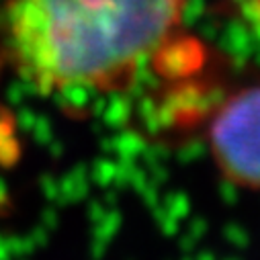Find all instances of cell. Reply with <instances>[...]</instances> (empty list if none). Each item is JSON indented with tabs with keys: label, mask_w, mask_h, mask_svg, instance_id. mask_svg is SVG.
Masks as SVG:
<instances>
[{
	"label": "cell",
	"mask_w": 260,
	"mask_h": 260,
	"mask_svg": "<svg viewBox=\"0 0 260 260\" xmlns=\"http://www.w3.org/2000/svg\"><path fill=\"white\" fill-rule=\"evenodd\" d=\"M190 0H5L9 63L43 94H115L172 51Z\"/></svg>",
	"instance_id": "1"
},
{
	"label": "cell",
	"mask_w": 260,
	"mask_h": 260,
	"mask_svg": "<svg viewBox=\"0 0 260 260\" xmlns=\"http://www.w3.org/2000/svg\"><path fill=\"white\" fill-rule=\"evenodd\" d=\"M254 9H256V17L260 21V0H254Z\"/></svg>",
	"instance_id": "3"
},
{
	"label": "cell",
	"mask_w": 260,
	"mask_h": 260,
	"mask_svg": "<svg viewBox=\"0 0 260 260\" xmlns=\"http://www.w3.org/2000/svg\"><path fill=\"white\" fill-rule=\"evenodd\" d=\"M205 138L221 178L236 188L260 192V82L223 96L209 117Z\"/></svg>",
	"instance_id": "2"
}]
</instances>
